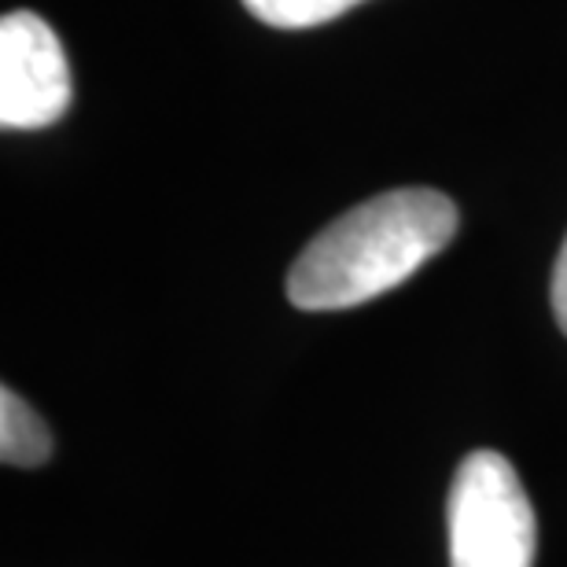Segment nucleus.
I'll return each instance as SVG.
<instances>
[{"mask_svg":"<svg viewBox=\"0 0 567 567\" xmlns=\"http://www.w3.org/2000/svg\"><path fill=\"white\" fill-rule=\"evenodd\" d=\"M457 233V207L435 188H394L358 203L306 244L288 274L299 310H350L399 288Z\"/></svg>","mask_w":567,"mask_h":567,"instance_id":"obj_1","label":"nucleus"},{"mask_svg":"<svg viewBox=\"0 0 567 567\" xmlns=\"http://www.w3.org/2000/svg\"><path fill=\"white\" fill-rule=\"evenodd\" d=\"M538 524L508 457L475 450L450 486V567H535Z\"/></svg>","mask_w":567,"mask_h":567,"instance_id":"obj_2","label":"nucleus"},{"mask_svg":"<svg viewBox=\"0 0 567 567\" xmlns=\"http://www.w3.org/2000/svg\"><path fill=\"white\" fill-rule=\"evenodd\" d=\"M74 100L71 63L55 30L33 11H8L0 22V126L44 130Z\"/></svg>","mask_w":567,"mask_h":567,"instance_id":"obj_3","label":"nucleus"},{"mask_svg":"<svg viewBox=\"0 0 567 567\" xmlns=\"http://www.w3.org/2000/svg\"><path fill=\"white\" fill-rule=\"evenodd\" d=\"M52 457V435L16 391H0V461L11 468H38Z\"/></svg>","mask_w":567,"mask_h":567,"instance_id":"obj_4","label":"nucleus"},{"mask_svg":"<svg viewBox=\"0 0 567 567\" xmlns=\"http://www.w3.org/2000/svg\"><path fill=\"white\" fill-rule=\"evenodd\" d=\"M358 4H365V0H244V8L258 22L277 30H313Z\"/></svg>","mask_w":567,"mask_h":567,"instance_id":"obj_5","label":"nucleus"},{"mask_svg":"<svg viewBox=\"0 0 567 567\" xmlns=\"http://www.w3.org/2000/svg\"><path fill=\"white\" fill-rule=\"evenodd\" d=\"M553 313H557L560 332L567 336V240L557 255V269H553Z\"/></svg>","mask_w":567,"mask_h":567,"instance_id":"obj_6","label":"nucleus"}]
</instances>
